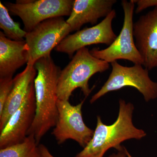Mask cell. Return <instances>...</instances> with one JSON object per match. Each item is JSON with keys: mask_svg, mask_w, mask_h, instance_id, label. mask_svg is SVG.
Returning <instances> with one entry per match:
<instances>
[{"mask_svg": "<svg viewBox=\"0 0 157 157\" xmlns=\"http://www.w3.org/2000/svg\"><path fill=\"white\" fill-rule=\"evenodd\" d=\"M37 75L34 80L36 113L27 136L34 135L38 144L55 126L58 116V80L60 70L51 56L43 57L34 64Z\"/></svg>", "mask_w": 157, "mask_h": 157, "instance_id": "6da1fadb", "label": "cell"}, {"mask_svg": "<svg viewBox=\"0 0 157 157\" xmlns=\"http://www.w3.org/2000/svg\"><path fill=\"white\" fill-rule=\"evenodd\" d=\"M119 104L118 115L112 124H105L101 117L97 116V126L92 138L75 157H104L109 149L114 148L118 151L122 149L123 147L121 144L125 140H140L146 136L145 131L137 128L133 124L134 105L122 99H120Z\"/></svg>", "mask_w": 157, "mask_h": 157, "instance_id": "7a4b0ae2", "label": "cell"}, {"mask_svg": "<svg viewBox=\"0 0 157 157\" xmlns=\"http://www.w3.org/2000/svg\"><path fill=\"white\" fill-rule=\"evenodd\" d=\"M109 68V63L93 56L86 47L79 49L60 72L57 85L58 99L69 101L72 93L77 88L81 89L86 97H88L94 89L89 87L90 78Z\"/></svg>", "mask_w": 157, "mask_h": 157, "instance_id": "3957f363", "label": "cell"}, {"mask_svg": "<svg viewBox=\"0 0 157 157\" xmlns=\"http://www.w3.org/2000/svg\"><path fill=\"white\" fill-rule=\"evenodd\" d=\"M112 70L109 77L98 92L91 98V104L110 92L118 90L125 87L137 90L147 102L157 98V82L153 81L149 75V70L143 65L135 64L125 67L117 61L110 63Z\"/></svg>", "mask_w": 157, "mask_h": 157, "instance_id": "277c9868", "label": "cell"}, {"mask_svg": "<svg viewBox=\"0 0 157 157\" xmlns=\"http://www.w3.org/2000/svg\"><path fill=\"white\" fill-rule=\"evenodd\" d=\"M121 6L124 11L123 25L120 33L112 44L107 48H93L91 54L100 59L109 63L124 59L135 64L143 66V60L135 45L134 37L133 16L135 4L132 0H123Z\"/></svg>", "mask_w": 157, "mask_h": 157, "instance_id": "5b68a950", "label": "cell"}, {"mask_svg": "<svg viewBox=\"0 0 157 157\" xmlns=\"http://www.w3.org/2000/svg\"><path fill=\"white\" fill-rule=\"evenodd\" d=\"M73 0H17L7 3L6 8L11 14L19 17L26 33L33 30L42 21L50 18L70 16Z\"/></svg>", "mask_w": 157, "mask_h": 157, "instance_id": "8992f818", "label": "cell"}, {"mask_svg": "<svg viewBox=\"0 0 157 157\" xmlns=\"http://www.w3.org/2000/svg\"><path fill=\"white\" fill-rule=\"evenodd\" d=\"M71 32L63 17H54L40 23L26 35L25 41L29 48L27 64L34 65L39 59L51 56L52 49Z\"/></svg>", "mask_w": 157, "mask_h": 157, "instance_id": "52a82bcc", "label": "cell"}, {"mask_svg": "<svg viewBox=\"0 0 157 157\" xmlns=\"http://www.w3.org/2000/svg\"><path fill=\"white\" fill-rule=\"evenodd\" d=\"M84 101L73 106L69 101L58 100V116L52 134L59 144L70 139L84 148L92 138L94 131L86 125L82 117V108Z\"/></svg>", "mask_w": 157, "mask_h": 157, "instance_id": "ba28073f", "label": "cell"}, {"mask_svg": "<svg viewBox=\"0 0 157 157\" xmlns=\"http://www.w3.org/2000/svg\"><path fill=\"white\" fill-rule=\"evenodd\" d=\"M116 17V12L113 9L96 25L68 35L56 47V51L71 57L77 51L88 45L102 44L109 46L117 37L112 28L113 21Z\"/></svg>", "mask_w": 157, "mask_h": 157, "instance_id": "9c48e42d", "label": "cell"}, {"mask_svg": "<svg viewBox=\"0 0 157 157\" xmlns=\"http://www.w3.org/2000/svg\"><path fill=\"white\" fill-rule=\"evenodd\" d=\"M36 113L34 82L31 84L25 101L12 114L0 134V149L21 143L27 137Z\"/></svg>", "mask_w": 157, "mask_h": 157, "instance_id": "30bf717a", "label": "cell"}, {"mask_svg": "<svg viewBox=\"0 0 157 157\" xmlns=\"http://www.w3.org/2000/svg\"><path fill=\"white\" fill-rule=\"evenodd\" d=\"M135 45L149 70L157 68V7L140 16L134 23Z\"/></svg>", "mask_w": 157, "mask_h": 157, "instance_id": "8fae6325", "label": "cell"}, {"mask_svg": "<svg viewBox=\"0 0 157 157\" xmlns=\"http://www.w3.org/2000/svg\"><path fill=\"white\" fill-rule=\"evenodd\" d=\"M116 0H74L71 14L66 21L71 31L80 30L86 24H97L100 18L107 17L113 10Z\"/></svg>", "mask_w": 157, "mask_h": 157, "instance_id": "7c38bea8", "label": "cell"}, {"mask_svg": "<svg viewBox=\"0 0 157 157\" xmlns=\"http://www.w3.org/2000/svg\"><path fill=\"white\" fill-rule=\"evenodd\" d=\"M29 61V48L25 40L16 41L0 32V78L13 74Z\"/></svg>", "mask_w": 157, "mask_h": 157, "instance_id": "4fadbf2b", "label": "cell"}, {"mask_svg": "<svg viewBox=\"0 0 157 157\" xmlns=\"http://www.w3.org/2000/svg\"><path fill=\"white\" fill-rule=\"evenodd\" d=\"M37 75L34 65L27 64L25 70L13 78V85L2 114L0 115V131L9 118L25 101L31 84Z\"/></svg>", "mask_w": 157, "mask_h": 157, "instance_id": "5bb4252c", "label": "cell"}, {"mask_svg": "<svg viewBox=\"0 0 157 157\" xmlns=\"http://www.w3.org/2000/svg\"><path fill=\"white\" fill-rule=\"evenodd\" d=\"M34 135L27 136L21 143L0 149V157H43Z\"/></svg>", "mask_w": 157, "mask_h": 157, "instance_id": "9a60e30c", "label": "cell"}, {"mask_svg": "<svg viewBox=\"0 0 157 157\" xmlns=\"http://www.w3.org/2000/svg\"><path fill=\"white\" fill-rule=\"evenodd\" d=\"M0 28L7 38L12 40H25L27 33L21 28L20 25L11 18L9 10L0 2Z\"/></svg>", "mask_w": 157, "mask_h": 157, "instance_id": "2e32d148", "label": "cell"}, {"mask_svg": "<svg viewBox=\"0 0 157 157\" xmlns=\"http://www.w3.org/2000/svg\"><path fill=\"white\" fill-rule=\"evenodd\" d=\"M13 85V77L0 78V115L2 113Z\"/></svg>", "mask_w": 157, "mask_h": 157, "instance_id": "e0dca14e", "label": "cell"}, {"mask_svg": "<svg viewBox=\"0 0 157 157\" xmlns=\"http://www.w3.org/2000/svg\"><path fill=\"white\" fill-rule=\"evenodd\" d=\"M137 5L135 12L139 14L144 10L151 7H157V0H132Z\"/></svg>", "mask_w": 157, "mask_h": 157, "instance_id": "ac0fdd59", "label": "cell"}, {"mask_svg": "<svg viewBox=\"0 0 157 157\" xmlns=\"http://www.w3.org/2000/svg\"><path fill=\"white\" fill-rule=\"evenodd\" d=\"M39 146L40 151L43 157H55L51 153L45 145L39 144ZM109 157H128L126 152L125 147H123L122 149L118 151L117 153L113 154L109 156Z\"/></svg>", "mask_w": 157, "mask_h": 157, "instance_id": "d6986e66", "label": "cell"}, {"mask_svg": "<svg viewBox=\"0 0 157 157\" xmlns=\"http://www.w3.org/2000/svg\"><path fill=\"white\" fill-rule=\"evenodd\" d=\"M126 152L127 157H133L132 156V155H131L130 154V153H129L128 151L126 149Z\"/></svg>", "mask_w": 157, "mask_h": 157, "instance_id": "ffe728a7", "label": "cell"}]
</instances>
